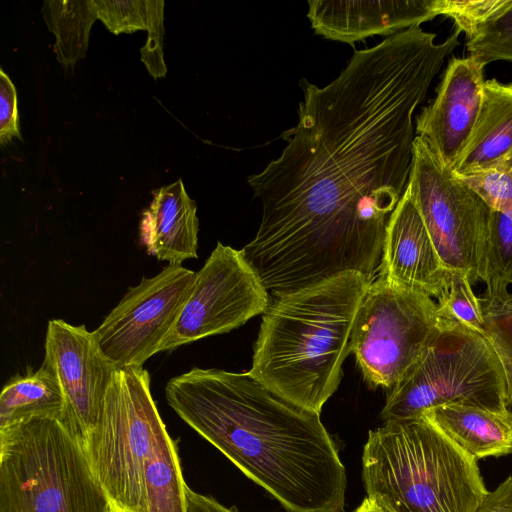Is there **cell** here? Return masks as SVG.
I'll return each mask as SVG.
<instances>
[{"label":"cell","mask_w":512,"mask_h":512,"mask_svg":"<svg viewBox=\"0 0 512 512\" xmlns=\"http://www.w3.org/2000/svg\"><path fill=\"white\" fill-rule=\"evenodd\" d=\"M459 31L435 42L420 26L354 50L324 87L301 79L297 124L286 146L248 177L262 203L241 249L270 296L344 272L377 278L389 219L408 183L413 114Z\"/></svg>","instance_id":"6da1fadb"},{"label":"cell","mask_w":512,"mask_h":512,"mask_svg":"<svg viewBox=\"0 0 512 512\" xmlns=\"http://www.w3.org/2000/svg\"><path fill=\"white\" fill-rule=\"evenodd\" d=\"M176 414L287 512H344L347 477L318 412L249 372L194 367L171 378Z\"/></svg>","instance_id":"7a4b0ae2"},{"label":"cell","mask_w":512,"mask_h":512,"mask_svg":"<svg viewBox=\"0 0 512 512\" xmlns=\"http://www.w3.org/2000/svg\"><path fill=\"white\" fill-rule=\"evenodd\" d=\"M371 282L358 272H344L270 296L248 372L320 413L340 384L356 313Z\"/></svg>","instance_id":"3957f363"},{"label":"cell","mask_w":512,"mask_h":512,"mask_svg":"<svg viewBox=\"0 0 512 512\" xmlns=\"http://www.w3.org/2000/svg\"><path fill=\"white\" fill-rule=\"evenodd\" d=\"M362 477L368 497L389 512H476L488 492L477 460L424 415L370 431Z\"/></svg>","instance_id":"277c9868"},{"label":"cell","mask_w":512,"mask_h":512,"mask_svg":"<svg viewBox=\"0 0 512 512\" xmlns=\"http://www.w3.org/2000/svg\"><path fill=\"white\" fill-rule=\"evenodd\" d=\"M69 410L0 429V512H109Z\"/></svg>","instance_id":"5b68a950"},{"label":"cell","mask_w":512,"mask_h":512,"mask_svg":"<svg viewBox=\"0 0 512 512\" xmlns=\"http://www.w3.org/2000/svg\"><path fill=\"white\" fill-rule=\"evenodd\" d=\"M452 403L509 410L504 372L488 341L439 315V324L420 358L390 389L381 418L385 422L415 417Z\"/></svg>","instance_id":"8992f818"},{"label":"cell","mask_w":512,"mask_h":512,"mask_svg":"<svg viewBox=\"0 0 512 512\" xmlns=\"http://www.w3.org/2000/svg\"><path fill=\"white\" fill-rule=\"evenodd\" d=\"M163 427L148 371L117 369L96 426L84 442L109 499L132 512H148L145 473Z\"/></svg>","instance_id":"52a82bcc"},{"label":"cell","mask_w":512,"mask_h":512,"mask_svg":"<svg viewBox=\"0 0 512 512\" xmlns=\"http://www.w3.org/2000/svg\"><path fill=\"white\" fill-rule=\"evenodd\" d=\"M438 324L432 297L378 276L357 310L350 352L370 386L390 390L418 361Z\"/></svg>","instance_id":"ba28073f"},{"label":"cell","mask_w":512,"mask_h":512,"mask_svg":"<svg viewBox=\"0 0 512 512\" xmlns=\"http://www.w3.org/2000/svg\"><path fill=\"white\" fill-rule=\"evenodd\" d=\"M407 187L446 267L467 273L472 285L481 281L492 209L419 136L413 142Z\"/></svg>","instance_id":"9c48e42d"},{"label":"cell","mask_w":512,"mask_h":512,"mask_svg":"<svg viewBox=\"0 0 512 512\" xmlns=\"http://www.w3.org/2000/svg\"><path fill=\"white\" fill-rule=\"evenodd\" d=\"M270 295L241 250L218 242L159 352L227 333L263 314Z\"/></svg>","instance_id":"30bf717a"},{"label":"cell","mask_w":512,"mask_h":512,"mask_svg":"<svg viewBox=\"0 0 512 512\" xmlns=\"http://www.w3.org/2000/svg\"><path fill=\"white\" fill-rule=\"evenodd\" d=\"M196 272L168 264L157 275L143 277L93 331L115 368L143 367L177 321Z\"/></svg>","instance_id":"8fae6325"},{"label":"cell","mask_w":512,"mask_h":512,"mask_svg":"<svg viewBox=\"0 0 512 512\" xmlns=\"http://www.w3.org/2000/svg\"><path fill=\"white\" fill-rule=\"evenodd\" d=\"M43 364L57 378L83 439L94 429L117 370L85 325L48 322Z\"/></svg>","instance_id":"7c38bea8"},{"label":"cell","mask_w":512,"mask_h":512,"mask_svg":"<svg viewBox=\"0 0 512 512\" xmlns=\"http://www.w3.org/2000/svg\"><path fill=\"white\" fill-rule=\"evenodd\" d=\"M485 65L471 56L451 58L436 97L416 117V136L453 169L476 125L483 100Z\"/></svg>","instance_id":"4fadbf2b"},{"label":"cell","mask_w":512,"mask_h":512,"mask_svg":"<svg viewBox=\"0 0 512 512\" xmlns=\"http://www.w3.org/2000/svg\"><path fill=\"white\" fill-rule=\"evenodd\" d=\"M450 274L406 187L386 227L378 276L439 300Z\"/></svg>","instance_id":"5bb4252c"},{"label":"cell","mask_w":512,"mask_h":512,"mask_svg":"<svg viewBox=\"0 0 512 512\" xmlns=\"http://www.w3.org/2000/svg\"><path fill=\"white\" fill-rule=\"evenodd\" d=\"M307 17L317 35L353 45L386 37L435 18L432 0H309Z\"/></svg>","instance_id":"9a60e30c"},{"label":"cell","mask_w":512,"mask_h":512,"mask_svg":"<svg viewBox=\"0 0 512 512\" xmlns=\"http://www.w3.org/2000/svg\"><path fill=\"white\" fill-rule=\"evenodd\" d=\"M198 226L195 202L179 179L153 191V200L140 221V238L148 254L182 265L197 258Z\"/></svg>","instance_id":"2e32d148"},{"label":"cell","mask_w":512,"mask_h":512,"mask_svg":"<svg viewBox=\"0 0 512 512\" xmlns=\"http://www.w3.org/2000/svg\"><path fill=\"white\" fill-rule=\"evenodd\" d=\"M512 170V83L485 80L479 116L453 174Z\"/></svg>","instance_id":"e0dca14e"},{"label":"cell","mask_w":512,"mask_h":512,"mask_svg":"<svg viewBox=\"0 0 512 512\" xmlns=\"http://www.w3.org/2000/svg\"><path fill=\"white\" fill-rule=\"evenodd\" d=\"M424 415L475 460L512 453V411L464 403L426 410Z\"/></svg>","instance_id":"ac0fdd59"},{"label":"cell","mask_w":512,"mask_h":512,"mask_svg":"<svg viewBox=\"0 0 512 512\" xmlns=\"http://www.w3.org/2000/svg\"><path fill=\"white\" fill-rule=\"evenodd\" d=\"M68 410L61 386L44 365L37 371L16 376L0 395V429L37 416H58Z\"/></svg>","instance_id":"d6986e66"},{"label":"cell","mask_w":512,"mask_h":512,"mask_svg":"<svg viewBox=\"0 0 512 512\" xmlns=\"http://www.w3.org/2000/svg\"><path fill=\"white\" fill-rule=\"evenodd\" d=\"M148 512H187L186 483L174 441L163 427L145 473Z\"/></svg>","instance_id":"ffe728a7"},{"label":"cell","mask_w":512,"mask_h":512,"mask_svg":"<svg viewBox=\"0 0 512 512\" xmlns=\"http://www.w3.org/2000/svg\"><path fill=\"white\" fill-rule=\"evenodd\" d=\"M41 13L55 35L54 52L64 66H74L84 58L90 29L98 18L93 0H46Z\"/></svg>","instance_id":"44dd1931"},{"label":"cell","mask_w":512,"mask_h":512,"mask_svg":"<svg viewBox=\"0 0 512 512\" xmlns=\"http://www.w3.org/2000/svg\"><path fill=\"white\" fill-rule=\"evenodd\" d=\"M486 296L508 292L512 284V217L492 209L481 265Z\"/></svg>","instance_id":"7402d4cb"},{"label":"cell","mask_w":512,"mask_h":512,"mask_svg":"<svg viewBox=\"0 0 512 512\" xmlns=\"http://www.w3.org/2000/svg\"><path fill=\"white\" fill-rule=\"evenodd\" d=\"M483 337L496 354L505 376L506 404L512 411V294L480 297Z\"/></svg>","instance_id":"603a6c76"},{"label":"cell","mask_w":512,"mask_h":512,"mask_svg":"<svg viewBox=\"0 0 512 512\" xmlns=\"http://www.w3.org/2000/svg\"><path fill=\"white\" fill-rule=\"evenodd\" d=\"M512 6V0H432L435 16L453 20L466 41L474 38L486 25Z\"/></svg>","instance_id":"cb8c5ba5"},{"label":"cell","mask_w":512,"mask_h":512,"mask_svg":"<svg viewBox=\"0 0 512 512\" xmlns=\"http://www.w3.org/2000/svg\"><path fill=\"white\" fill-rule=\"evenodd\" d=\"M438 313L482 335L483 313L480 297L472 289L467 273L451 271L445 294L437 300Z\"/></svg>","instance_id":"d4e9b609"},{"label":"cell","mask_w":512,"mask_h":512,"mask_svg":"<svg viewBox=\"0 0 512 512\" xmlns=\"http://www.w3.org/2000/svg\"><path fill=\"white\" fill-rule=\"evenodd\" d=\"M469 56L485 66L493 61H512V6L466 41Z\"/></svg>","instance_id":"484cf974"},{"label":"cell","mask_w":512,"mask_h":512,"mask_svg":"<svg viewBox=\"0 0 512 512\" xmlns=\"http://www.w3.org/2000/svg\"><path fill=\"white\" fill-rule=\"evenodd\" d=\"M97 17L114 33L147 30V0H93Z\"/></svg>","instance_id":"4316f807"},{"label":"cell","mask_w":512,"mask_h":512,"mask_svg":"<svg viewBox=\"0 0 512 512\" xmlns=\"http://www.w3.org/2000/svg\"><path fill=\"white\" fill-rule=\"evenodd\" d=\"M457 177L474 189L491 209L512 217V171Z\"/></svg>","instance_id":"83f0119b"},{"label":"cell","mask_w":512,"mask_h":512,"mask_svg":"<svg viewBox=\"0 0 512 512\" xmlns=\"http://www.w3.org/2000/svg\"><path fill=\"white\" fill-rule=\"evenodd\" d=\"M147 10L148 37L146 44L141 49V60L149 74L157 79L163 77L167 72L162 49L164 1L147 0Z\"/></svg>","instance_id":"f1b7e54d"},{"label":"cell","mask_w":512,"mask_h":512,"mask_svg":"<svg viewBox=\"0 0 512 512\" xmlns=\"http://www.w3.org/2000/svg\"><path fill=\"white\" fill-rule=\"evenodd\" d=\"M22 140L19 130L16 88L6 73L0 69V143L11 139Z\"/></svg>","instance_id":"f546056e"},{"label":"cell","mask_w":512,"mask_h":512,"mask_svg":"<svg viewBox=\"0 0 512 512\" xmlns=\"http://www.w3.org/2000/svg\"><path fill=\"white\" fill-rule=\"evenodd\" d=\"M476 512H512V475L487 492Z\"/></svg>","instance_id":"4dcf8cb0"},{"label":"cell","mask_w":512,"mask_h":512,"mask_svg":"<svg viewBox=\"0 0 512 512\" xmlns=\"http://www.w3.org/2000/svg\"><path fill=\"white\" fill-rule=\"evenodd\" d=\"M187 512H236L228 509L214 498L199 494L186 487Z\"/></svg>","instance_id":"1f68e13d"},{"label":"cell","mask_w":512,"mask_h":512,"mask_svg":"<svg viewBox=\"0 0 512 512\" xmlns=\"http://www.w3.org/2000/svg\"><path fill=\"white\" fill-rule=\"evenodd\" d=\"M354 512H389L369 497L365 498Z\"/></svg>","instance_id":"d6a6232c"},{"label":"cell","mask_w":512,"mask_h":512,"mask_svg":"<svg viewBox=\"0 0 512 512\" xmlns=\"http://www.w3.org/2000/svg\"><path fill=\"white\" fill-rule=\"evenodd\" d=\"M109 512H132L121 505L117 504L116 502L110 500V507Z\"/></svg>","instance_id":"836d02e7"},{"label":"cell","mask_w":512,"mask_h":512,"mask_svg":"<svg viewBox=\"0 0 512 512\" xmlns=\"http://www.w3.org/2000/svg\"><path fill=\"white\" fill-rule=\"evenodd\" d=\"M512 171V170H511Z\"/></svg>","instance_id":"e575fe53"}]
</instances>
